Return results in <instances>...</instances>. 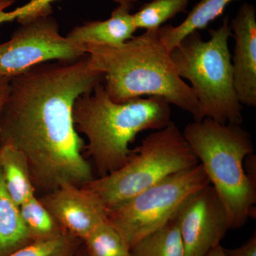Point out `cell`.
I'll return each mask as SVG.
<instances>
[{
    "instance_id": "obj_1",
    "label": "cell",
    "mask_w": 256,
    "mask_h": 256,
    "mask_svg": "<svg viewBox=\"0 0 256 256\" xmlns=\"http://www.w3.org/2000/svg\"><path fill=\"white\" fill-rule=\"evenodd\" d=\"M104 74L89 56L35 66L10 80L0 110V144L16 148L28 163L36 193L94 180L82 154L85 142L73 120L75 101L102 84Z\"/></svg>"
},
{
    "instance_id": "obj_2",
    "label": "cell",
    "mask_w": 256,
    "mask_h": 256,
    "mask_svg": "<svg viewBox=\"0 0 256 256\" xmlns=\"http://www.w3.org/2000/svg\"><path fill=\"white\" fill-rule=\"evenodd\" d=\"M84 48L90 66L104 74V87L114 102L160 96L191 114L194 121L204 118L196 94L178 76L158 30L134 36L120 46L88 44Z\"/></svg>"
},
{
    "instance_id": "obj_3",
    "label": "cell",
    "mask_w": 256,
    "mask_h": 256,
    "mask_svg": "<svg viewBox=\"0 0 256 256\" xmlns=\"http://www.w3.org/2000/svg\"><path fill=\"white\" fill-rule=\"evenodd\" d=\"M171 118L170 104L164 98H138L122 104L111 100L104 84L75 101L73 120L79 134L87 138V156L94 161L98 178L117 171L130 159V144L139 132L158 130Z\"/></svg>"
},
{
    "instance_id": "obj_4",
    "label": "cell",
    "mask_w": 256,
    "mask_h": 256,
    "mask_svg": "<svg viewBox=\"0 0 256 256\" xmlns=\"http://www.w3.org/2000/svg\"><path fill=\"white\" fill-rule=\"evenodd\" d=\"M182 133L223 202L230 229L240 228L256 216V181L244 168L246 156L254 152L252 136L240 124L210 118L188 124Z\"/></svg>"
},
{
    "instance_id": "obj_5",
    "label": "cell",
    "mask_w": 256,
    "mask_h": 256,
    "mask_svg": "<svg viewBox=\"0 0 256 256\" xmlns=\"http://www.w3.org/2000/svg\"><path fill=\"white\" fill-rule=\"evenodd\" d=\"M208 33V41H204L198 32L190 34L172 50L170 56L178 76L191 82L205 118L222 124H240L242 104L234 87L228 16Z\"/></svg>"
},
{
    "instance_id": "obj_6",
    "label": "cell",
    "mask_w": 256,
    "mask_h": 256,
    "mask_svg": "<svg viewBox=\"0 0 256 256\" xmlns=\"http://www.w3.org/2000/svg\"><path fill=\"white\" fill-rule=\"evenodd\" d=\"M198 163L182 132L171 121L148 134L124 166L82 186L108 210L170 175Z\"/></svg>"
},
{
    "instance_id": "obj_7",
    "label": "cell",
    "mask_w": 256,
    "mask_h": 256,
    "mask_svg": "<svg viewBox=\"0 0 256 256\" xmlns=\"http://www.w3.org/2000/svg\"><path fill=\"white\" fill-rule=\"evenodd\" d=\"M210 184L203 166L198 163L170 175L109 210L108 220L131 248L172 220L188 196Z\"/></svg>"
},
{
    "instance_id": "obj_8",
    "label": "cell",
    "mask_w": 256,
    "mask_h": 256,
    "mask_svg": "<svg viewBox=\"0 0 256 256\" xmlns=\"http://www.w3.org/2000/svg\"><path fill=\"white\" fill-rule=\"evenodd\" d=\"M62 36L52 15L20 24L11 38L0 44V77L13 78L35 66L52 60H74L86 55Z\"/></svg>"
},
{
    "instance_id": "obj_9",
    "label": "cell",
    "mask_w": 256,
    "mask_h": 256,
    "mask_svg": "<svg viewBox=\"0 0 256 256\" xmlns=\"http://www.w3.org/2000/svg\"><path fill=\"white\" fill-rule=\"evenodd\" d=\"M186 256H205L220 245L228 229V216L212 184L188 196L173 217Z\"/></svg>"
},
{
    "instance_id": "obj_10",
    "label": "cell",
    "mask_w": 256,
    "mask_h": 256,
    "mask_svg": "<svg viewBox=\"0 0 256 256\" xmlns=\"http://www.w3.org/2000/svg\"><path fill=\"white\" fill-rule=\"evenodd\" d=\"M66 233L84 242L108 220V210L84 186L62 184L40 197Z\"/></svg>"
},
{
    "instance_id": "obj_11",
    "label": "cell",
    "mask_w": 256,
    "mask_h": 256,
    "mask_svg": "<svg viewBox=\"0 0 256 256\" xmlns=\"http://www.w3.org/2000/svg\"><path fill=\"white\" fill-rule=\"evenodd\" d=\"M235 40L234 87L240 104L256 106V10L244 3L230 23Z\"/></svg>"
},
{
    "instance_id": "obj_12",
    "label": "cell",
    "mask_w": 256,
    "mask_h": 256,
    "mask_svg": "<svg viewBox=\"0 0 256 256\" xmlns=\"http://www.w3.org/2000/svg\"><path fill=\"white\" fill-rule=\"evenodd\" d=\"M131 9L118 5L111 13L110 18L104 21L86 22L74 28L66 38L76 46L94 44L120 46L134 36L138 30Z\"/></svg>"
},
{
    "instance_id": "obj_13",
    "label": "cell",
    "mask_w": 256,
    "mask_h": 256,
    "mask_svg": "<svg viewBox=\"0 0 256 256\" xmlns=\"http://www.w3.org/2000/svg\"><path fill=\"white\" fill-rule=\"evenodd\" d=\"M237 0H201L188 16L174 26L166 24L158 28L160 40L169 53L190 34L204 30L212 22L224 14L229 4Z\"/></svg>"
},
{
    "instance_id": "obj_14",
    "label": "cell",
    "mask_w": 256,
    "mask_h": 256,
    "mask_svg": "<svg viewBox=\"0 0 256 256\" xmlns=\"http://www.w3.org/2000/svg\"><path fill=\"white\" fill-rule=\"evenodd\" d=\"M0 172L5 188L18 206L37 195L28 162L16 148L0 144Z\"/></svg>"
},
{
    "instance_id": "obj_15",
    "label": "cell",
    "mask_w": 256,
    "mask_h": 256,
    "mask_svg": "<svg viewBox=\"0 0 256 256\" xmlns=\"http://www.w3.org/2000/svg\"><path fill=\"white\" fill-rule=\"evenodd\" d=\"M31 242L20 208L10 196L0 172V256H8Z\"/></svg>"
},
{
    "instance_id": "obj_16",
    "label": "cell",
    "mask_w": 256,
    "mask_h": 256,
    "mask_svg": "<svg viewBox=\"0 0 256 256\" xmlns=\"http://www.w3.org/2000/svg\"><path fill=\"white\" fill-rule=\"evenodd\" d=\"M131 256H186L180 229L173 218L130 248Z\"/></svg>"
},
{
    "instance_id": "obj_17",
    "label": "cell",
    "mask_w": 256,
    "mask_h": 256,
    "mask_svg": "<svg viewBox=\"0 0 256 256\" xmlns=\"http://www.w3.org/2000/svg\"><path fill=\"white\" fill-rule=\"evenodd\" d=\"M18 208L32 240L53 238L66 233L37 195L24 202Z\"/></svg>"
},
{
    "instance_id": "obj_18",
    "label": "cell",
    "mask_w": 256,
    "mask_h": 256,
    "mask_svg": "<svg viewBox=\"0 0 256 256\" xmlns=\"http://www.w3.org/2000/svg\"><path fill=\"white\" fill-rule=\"evenodd\" d=\"M82 242L88 256H131L126 239L108 220L100 224Z\"/></svg>"
},
{
    "instance_id": "obj_19",
    "label": "cell",
    "mask_w": 256,
    "mask_h": 256,
    "mask_svg": "<svg viewBox=\"0 0 256 256\" xmlns=\"http://www.w3.org/2000/svg\"><path fill=\"white\" fill-rule=\"evenodd\" d=\"M190 0H152L133 14L137 28L156 30L180 13L186 12Z\"/></svg>"
},
{
    "instance_id": "obj_20",
    "label": "cell",
    "mask_w": 256,
    "mask_h": 256,
    "mask_svg": "<svg viewBox=\"0 0 256 256\" xmlns=\"http://www.w3.org/2000/svg\"><path fill=\"white\" fill-rule=\"evenodd\" d=\"M80 240L64 233L53 238L32 240L8 256H74Z\"/></svg>"
},
{
    "instance_id": "obj_21",
    "label": "cell",
    "mask_w": 256,
    "mask_h": 256,
    "mask_svg": "<svg viewBox=\"0 0 256 256\" xmlns=\"http://www.w3.org/2000/svg\"><path fill=\"white\" fill-rule=\"evenodd\" d=\"M58 0H31L30 2L16 8L11 12H4L8 8V4L3 0H0V25L4 23L18 21L20 24L30 21L40 16H47L53 14L52 4ZM118 5H124L132 10L134 5L140 0H112Z\"/></svg>"
},
{
    "instance_id": "obj_22",
    "label": "cell",
    "mask_w": 256,
    "mask_h": 256,
    "mask_svg": "<svg viewBox=\"0 0 256 256\" xmlns=\"http://www.w3.org/2000/svg\"><path fill=\"white\" fill-rule=\"evenodd\" d=\"M224 256H256V234L242 246L234 249L224 248Z\"/></svg>"
},
{
    "instance_id": "obj_23",
    "label": "cell",
    "mask_w": 256,
    "mask_h": 256,
    "mask_svg": "<svg viewBox=\"0 0 256 256\" xmlns=\"http://www.w3.org/2000/svg\"><path fill=\"white\" fill-rule=\"evenodd\" d=\"M244 168L247 176L256 181V156L254 152L246 156L244 162Z\"/></svg>"
},
{
    "instance_id": "obj_24",
    "label": "cell",
    "mask_w": 256,
    "mask_h": 256,
    "mask_svg": "<svg viewBox=\"0 0 256 256\" xmlns=\"http://www.w3.org/2000/svg\"><path fill=\"white\" fill-rule=\"evenodd\" d=\"M10 80L8 77H0V110L9 94Z\"/></svg>"
},
{
    "instance_id": "obj_25",
    "label": "cell",
    "mask_w": 256,
    "mask_h": 256,
    "mask_svg": "<svg viewBox=\"0 0 256 256\" xmlns=\"http://www.w3.org/2000/svg\"><path fill=\"white\" fill-rule=\"evenodd\" d=\"M205 256H224V247H222V245L220 244L218 246L214 248L213 250H210V252Z\"/></svg>"
},
{
    "instance_id": "obj_26",
    "label": "cell",
    "mask_w": 256,
    "mask_h": 256,
    "mask_svg": "<svg viewBox=\"0 0 256 256\" xmlns=\"http://www.w3.org/2000/svg\"><path fill=\"white\" fill-rule=\"evenodd\" d=\"M88 256V255L86 250L85 254H82V256Z\"/></svg>"
}]
</instances>
